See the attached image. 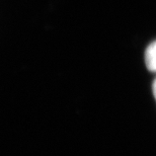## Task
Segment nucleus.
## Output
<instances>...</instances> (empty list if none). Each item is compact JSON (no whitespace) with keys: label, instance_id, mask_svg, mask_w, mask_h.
<instances>
[{"label":"nucleus","instance_id":"1","mask_svg":"<svg viewBox=\"0 0 156 156\" xmlns=\"http://www.w3.org/2000/svg\"><path fill=\"white\" fill-rule=\"evenodd\" d=\"M145 63L148 70L156 72V41L151 43L145 52Z\"/></svg>","mask_w":156,"mask_h":156},{"label":"nucleus","instance_id":"2","mask_svg":"<svg viewBox=\"0 0 156 156\" xmlns=\"http://www.w3.org/2000/svg\"><path fill=\"white\" fill-rule=\"evenodd\" d=\"M152 89H153V94H154V98L156 99V79L153 82V85H152Z\"/></svg>","mask_w":156,"mask_h":156}]
</instances>
